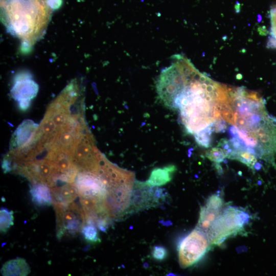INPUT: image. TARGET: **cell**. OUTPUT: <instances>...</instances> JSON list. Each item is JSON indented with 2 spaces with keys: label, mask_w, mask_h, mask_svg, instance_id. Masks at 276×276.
<instances>
[{
  "label": "cell",
  "mask_w": 276,
  "mask_h": 276,
  "mask_svg": "<svg viewBox=\"0 0 276 276\" xmlns=\"http://www.w3.org/2000/svg\"><path fill=\"white\" fill-rule=\"evenodd\" d=\"M249 219V214L240 209L231 206L224 208L208 234L211 245H219L228 238L241 233Z\"/></svg>",
  "instance_id": "3957f363"
},
{
  "label": "cell",
  "mask_w": 276,
  "mask_h": 276,
  "mask_svg": "<svg viewBox=\"0 0 276 276\" xmlns=\"http://www.w3.org/2000/svg\"><path fill=\"white\" fill-rule=\"evenodd\" d=\"M168 193L164 189L148 185L146 181L135 180L129 205L124 218L144 210L154 208L165 202Z\"/></svg>",
  "instance_id": "8992f818"
},
{
  "label": "cell",
  "mask_w": 276,
  "mask_h": 276,
  "mask_svg": "<svg viewBox=\"0 0 276 276\" xmlns=\"http://www.w3.org/2000/svg\"><path fill=\"white\" fill-rule=\"evenodd\" d=\"M52 204L67 205L74 201L78 196L74 182L66 183L50 188Z\"/></svg>",
  "instance_id": "9c48e42d"
},
{
  "label": "cell",
  "mask_w": 276,
  "mask_h": 276,
  "mask_svg": "<svg viewBox=\"0 0 276 276\" xmlns=\"http://www.w3.org/2000/svg\"><path fill=\"white\" fill-rule=\"evenodd\" d=\"M176 168L174 165H169L163 168H156L151 172L146 183L150 186L160 187L170 182Z\"/></svg>",
  "instance_id": "7c38bea8"
},
{
  "label": "cell",
  "mask_w": 276,
  "mask_h": 276,
  "mask_svg": "<svg viewBox=\"0 0 276 276\" xmlns=\"http://www.w3.org/2000/svg\"><path fill=\"white\" fill-rule=\"evenodd\" d=\"M211 245L207 235L195 227L181 240L178 245L180 266L186 268L198 262L210 249Z\"/></svg>",
  "instance_id": "277c9868"
},
{
  "label": "cell",
  "mask_w": 276,
  "mask_h": 276,
  "mask_svg": "<svg viewBox=\"0 0 276 276\" xmlns=\"http://www.w3.org/2000/svg\"><path fill=\"white\" fill-rule=\"evenodd\" d=\"M224 201L217 194L211 196L205 204L201 207L199 217L196 228L208 234L214 222L224 209Z\"/></svg>",
  "instance_id": "52a82bcc"
},
{
  "label": "cell",
  "mask_w": 276,
  "mask_h": 276,
  "mask_svg": "<svg viewBox=\"0 0 276 276\" xmlns=\"http://www.w3.org/2000/svg\"><path fill=\"white\" fill-rule=\"evenodd\" d=\"M215 132L213 123L205 128L194 134L196 143L204 148H209L211 146L212 134Z\"/></svg>",
  "instance_id": "9a60e30c"
},
{
  "label": "cell",
  "mask_w": 276,
  "mask_h": 276,
  "mask_svg": "<svg viewBox=\"0 0 276 276\" xmlns=\"http://www.w3.org/2000/svg\"><path fill=\"white\" fill-rule=\"evenodd\" d=\"M81 233L85 240L91 243H96L100 242L96 225L91 223H85Z\"/></svg>",
  "instance_id": "e0dca14e"
},
{
  "label": "cell",
  "mask_w": 276,
  "mask_h": 276,
  "mask_svg": "<svg viewBox=\"0 0 276 276\" xmlns=\"http://www.w3.org/2000/svg\"><path fill=\"white\" fill-rule=\"evenodd\" d=\"M30 272L29 264L25 259L21 258L6 262L1 269V272L4 276H27Z\"/></svg>",
  "instance_id": "8fae6325"
},
{
  "label": "cell",
  "mask_w": 276,
  "mask_h": 276,
  "mask_svg": "<svg viewBox=\"0 0 276 276\" xmlns=\"http://www.w3.org/2000/svg\"><path fill=\"white\" fill-rule=\"evenodd\" d=\"M38 125L31 120H25L14 132L10 143L11 149L22 147L31 139Z\"/></svg>",
  "instance_id": "30bf717a"
},
{
  "label": "cell",
  "mask_w": 276,
  "mask_h": 276,
  "mask_svg": "<svg viewBox=\"0 0 276 276\" xmlns=\"http://www.w3.org/2000/svg\"><path fill=\"white\" fill-rule=\"evenodd\" d=\"M14 82L10 93L11 97L18 102L22 101H31L37 95L39 87L32 79L30 73H18L14 77Z\"/></svg>",
  "instance_id": "ba28073f"
},
{
  "label": "cell",
  "mask_w": 276,
  "mask_h": 276,
  "mask_svg": "<svg viewBox=\"0 0 276 276\" xmlns=\"http://www.w3.org/2000/svg\"><path fill=\"white\" fill-rule=\"evenodd\" d=\"M182 80L173 109L179 110L187 132L194 134L222 118L220 104L228 96L229 86L199 72L187 58L181 61Z\"/></svg>",
  "instance_id": "6da1fadb"
},
{
  "label": "cell",
  "mask_w": 276,
  "mask_h": 276,
  "mask_svg": "<svg viewBox=\"0 0 276 276\" xmlns=\"http://www.w3.org/2000/svg\"><path fill=\"white\" fill-rule=\"evenodd\" d=\"M168 255L167 249L162 246H154L152 250V256L156 260L162 261L165 260Z\"/></svg>",
  "instance_id": "ffe728a7"
},
{
  "label": "cell",
  "mask_w": 276,
  "mask_h": 276,
  "mask_svg": "<svg viewBox=\"0 0 276 276\" xmlns=\"http://www.w3.org/2000/svg\"><path fill=\"white\" fill-rule=\"evenodd\" d=\"M56 217V236L73 237L82 231L86 220L84 211L74 202L67 205L54 204Z\"/></svg>",
  "instance_id": "5b68a950"
},
{
  "label": "cell",
  "mask_w": 276,
  "mask_h": 276,
  "mask_svg": "<svg viewBox=\"0 0 276 276\" xmlns=\"http://www.w3.org/2000/svg\"><path fill=\"white\" fill-rule=\"evenodd\" d=\"M227 158L237 160L251 169L257 162V157L245 150H233Z\"/></svg>",
  "instance_id": "5bb4252c"
},
{
  "label": "cell",
  "mask_w": 276,
  "mask_h": 276,
  "mask_svg": "<svg viewBox=\"0 0 276 276\" xmlns=\"http://www.w3.org/2000/svg\"><path fill=\"white\" fill-rule=\"evenodd\" d=\"M62 2L63 0H48V4L52 10L59 9Z\"/></svg>",
  "instance_id": "44dd1931"
},
{
  "label": "cell",
  "mask_w": 276,
  "mask_h": 276,
  "mask_svg": "<svg viewBox=\"0 0 276 276\" xmlns=\"http://www.w3.org/2000/svg\"><path fill=\"white\" fill-rule=\"evenodd\" d=\"M33 202L38 206H50L52 204L50 188L45 183L36 182L30 187Z\"/></svg>",
  "instance_id": "4fadbf2b"
},
{
  "label": "cell",
  "mask_w": 276,
  "mask_h": 276,
  "mask_svg": "<svg viewBox=\"0 0 276 276\" xmlns=\"http://www.w3.org/2000/svg\"><path fill=\"white\" fill-rule=\"evenodd\" d=\"M13 211L2 208L0 211V229L2 233H6L14 224Z\"/></svg>",
  "instance_id": "2e32d148"
},
{
  "label": "cell",
  "mask_w": 276,
  "mask_h": 276,
  "mask_svg": "<svg viewBox=\"0 0 276 276\" xmlns=\"http://www.w3.org/2000/svg\"><path fill=\"white\" fill-rule=\"evenodd\" d=\"M270 32L268 45L269 47L276 48V6L270 11Z\"/></svg>",
  "instance_id": "d6986e66"
},
{
  "label": "cell",
  "mask_w": 276,
  "mask_h": 276,
  "mask_svg": "<svg viewBox=\"0 0 276 276\" xmlns=\"http://www.w3.org/2000/svg\"><path fill=\"white\" fill-rule=\"evenodd\" d=\"M205 156L216 164H219L223 162L224 158H227L225 151L219 147L212 148L208 150L205 153Z\"/></svg>",
  "instance_id": "ac0fdd59"
},
{
  "label": "cell",
  "mask_w": 276,
  "mask_h": 276,
  "mask_svg": "<svg viewBox=\"0 0 276 276\" xmlns=\"http://www.w3.org/2000/svg\"><path fill=\"white\" fill-rule=\"evenodd\" d=\"M1 6L7 31L27 51L45 32L52 10L48 0H1Z\"/></svg>",
  "instance_id": "7a4b0ae2"
}]
</instances>
